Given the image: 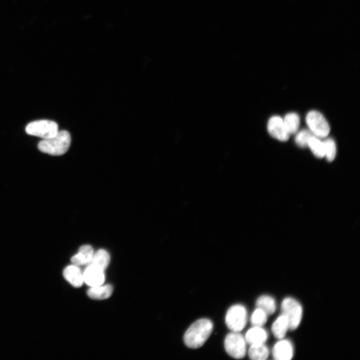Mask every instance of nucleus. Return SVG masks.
<instances>
[{"label":"nucleus","mask_w":360,"mask_h":360,"mask_svg":"<svg viewBox=\"0 0 360 360\" xmlns=\"http://www.w3.org/2000/svg\"><path fill=\"white\" fill-rule=\"evenodd\" d=\"M104 272L100 268L88 265L83 273L84 281L92 287L100 286L104 281Z\"/></svg>","instance_id":"nucleus-9"},{"label":"nucleus","mask_w":360,"mask_h":360,"mask_svg":"<svg viewBox=\"0 0 360 360\" xmlns=\"http://www.w3.org/2000/svg\"><path fill=\"white\" fill-rule=\"evenodd\" d=\"M289 329L288 321L284 314L278 316L272 326V330L274 336L278 339L282 338Z\"/></svg>","instance_id":"nucleus-14"},{"label":"nucleus","mask_w":360,"mask_h":360,"mask_svg":"<svg viewBox=\"0 0 360 360\" xmlns=\"http://www.w3.org/2000/svg\"><path fill=\"white\" fill-rule=\"evenodd\" d=\"M282 314L287 318L289 329L294 330L299 326L302 320V308L301 304L295 299L286 298L281 304Z\"/></svg>","instance_id":"nucleus-5"},{"label":"nucleus","mask_w":360,"mask_h":360,"mask_svg":"<svg viewBox=\"0 0 360 360\" xmlns=\"http://www.w3.org/2000/svg\"><path fill=\"white\" fill-rule=\"evenodd\" d=\"M26 132L30 135L48 138L58 132V124L54 121L42 120L32 122L26 126Z\"/></svg>","instance_id":"nucleus-4"},{"label":"nucleus","mask_w":360,"mask_h":360,"mask_svg":"<svg viewBox=\"0 0 360 360\" xmlns=\"http://www.w3.org/2000/svg\"><path fill=\"white\" fill-rule=\"evenodd\" d=\"M64 278L76 288L81 286L84 282L83 274L76 265L66 266L63 272Z\"/></svg>","instance_id":"nucleus-11"},{"label":"nucleus","mask_w":360,"mask_h":360,"mask_svg":"<svg viewBox=\"0 0 360 360\" xmlns=\"http://www.w3.org/2000/svg\"><path fill=\"white\" fill-rule=\"evenodd\" d=\"M247 318L246 308L241 304H234L228 310L225 322L227 326L232 332H240L245 327Z\"/></svg>","instance_id":"nucleus-3"},{"label":"nucleus","mask_w":360,"mask_h":360,"mask_svg":"<svg viewBox=\"0 0 360 360\" xmlns=\"http://www.w3.org/2000/svg\"><path fill=\"white\" fill-rule=\"evenodd\" d=\"M292 344L287 340H282L277 342L272 349V356L276 360H289L293 356Z\"/></svg>","instance_id":"nucleus-10"},{"label":"nucleus","mask_w":360,"mask_h":360,"mask_svg":"<svg viewBox=\"0 0 360 360\" xmlns=\"http://www.w3.org/2000/svg\"><path fill=\"white\" fill-rule=\"evenodd\" d=\"M244 338L250 345L264 344L268 338V334L261 326H254L246 332Z\"/></svg>","instance_id":"nucleus-12"},{"label":"nucleus","mask_w":360,"mask_h":360,"mask_svg":"<svg viewBox=\"0 0 360 360\" xmlns=\"http://www.w3.org/2000/svg\"><path fill=\"white\" fill-rule=\"evenodd\" d=\"M71 137L65 130H60L54 136L43 139L38 144L41 152L52 156H60L65 154L70 146Z\"/></svg>","instance_id":"nucleus-2"},{"label":"nucleus","mask_w":360,"mask_h":360,"mask_svg":"<svg viewBox=\"0 0 360 360\" xmlns=\"http://www.w3.org/2000/svg\"><path fill=\"white\" fill-rule=\"evenodd\" d=\"M285 127L290 134L296 133L300 126V118L296 113L287 114L283 120Z\"/></svg>","instance_id":"nucleus-19"},{"label":"nucleus","mask_w":360,"mask_h":360,"mask_svg":"<svg viewBox=\"0 0 360 360\" xmlns=\"http://www.w3.org/2000/svg\"><path fill=\"white\" fill-rule=\"evenodd\" d=\"M212 329L213 324L210 320L203 318L196 320L190 326L184 334L185 344L191 348L201 347L209 338Z\"/></svg>","instance_id":"nucleus-1"},{"label":"nucleus","mask_w":360,"mask_h":360,"mask_svg":"<svg viewBox=\"0 0 360 360\" xmlns=\"http://www.w3.org/2000/svg\"><path fill=\"white\" fill-rule=\"evenodd\" d=\"M224 348L232 357L240 359L244 357L246 353V341L238 332L228 333L224 339Z\"/></svg>","instance_id":"nucleus-6"},{"label":"nucleus","mask_w":360,"mask_h":360,"mask_svg":"<svg viewBox=\"0 0 360 360\" xmlns=\"http://www.w3.org/2000/svg\"><path fill=\"white\" fill-rule=\"evenodd\" d=\"M314 136V134L310 131L303 130L296 134L295 138L296 142L300 147H306L308 146L310 138Z\"/></svg>","instance_id":"nucleus-23"},{"label":"nucleus","mask_w":360,"mask_h":360,"mask_svg":"<svg viewBox=\"0 0 360 360\" xmlns=\"http://www.w3.org/2000/svg\"><path fill=\"white\" fill-rule=\"evenodd\" d=\"M112 286L110 284H106L92 287L88 290L87 293L91 298L104 300L108 298L112 295Z\"/></svg>","instance_id":"nucleus-16"},{"label":"nucleus","mask_w":360,"mask_h":360,"mask_svg":"<svg viewBox=\"0 0 360 360\" xmlns=\"http://www.w3.org/2000/svg\"><path fill=\"white\" fill-rule=\"evenodd\" d=\"M248 354L251 360H264L268 356L269 352L264 344H252L248 350Z\"/></svg>","instance_id":"nucleus-17"},{"label":"nucleus","mask_w":360,"mask_h":360,"mask_svg":"<svg viewBox=\"0 0 360 360\" xmlns=\"http://www.w3.org/2000/svg\"><path fill=\"white\" fill-rule=\"evenodd\" d=\"M308 146L310 148L315 156L319 158L324 156V146L322 142L315 136H312L308 142Z\"/></svg>","instance_id":"nucleus-20"},{"label":"nucleus","mask_w":360,"mask_h":360,"mask_svg":"<svg viewBox=\"0 0 360 360\" xmlns=\"http://www.w3.org/2000/svg\"><path fill=\"white\" fill-rule=\"evenodd\" d=\"M256 306L257 308L264 310L268 314H273L276 308L274 300L268 295L260 296L256 300Z\"/></svg>","instance_id":"nucleus-18"},{"label":"nucleus","mask_w":360,"mask_h":360,"mask_svg":"<svg viewBox=\"0 0 360 360\" xmlns=\"http://www.w3.org/2000/svg\"><path fill=\"white\" fill-rule=\"evenodd\" d=\"M110 261V256L106 250L100 249L94 252L90 262L87 265L93 266L104 270Z\"/></svg>","instance_id":"nucleus-15"},{"label":"nucleus","mask_w":360,"mask_h":360,"mask_svg":"<svg viewBox=\"0 0 360 360\" xmlns=\"http://www.w3.org/2000/svg\"><path fill=\"white\" fill-rule=\"evenodd\" d=\"M94 254V249L88 244L81 246L78 252L71 258V262L75 265L88 264L91 260Z\"/></svg>","instance_id":"nucleus-13"},{"label":"nucleus","mask_w":360,"mask_h":360,"mask_svg":"<svg viewBox=\"0 0 360 360\" xmlns=\"http://www.w3.org/2000/svg\"><path fill=\"white\" fill-rule=\"evenodd\" d=\"M268 130L272 136L280 141H286L289 138L290 134L285 127L283 120L278 116L270 118L268 124Z\"/></svg>","instance_id":"nucleus-8"},{"label":"nucleus","mask_w":360,"mask_h":360,"mask_svg":"<svg viewBox=\"0 0 360 360\" xmlns=\"http://www.w3.org/2000/svg\"><path fill=\"white\" fill-rule=\"evenodd\" d=\"M268 314L262 309L257 308L250 316V322L253 326H262L266 322Z\"/></svg>","instance_id":"nucleus-21"},{"label":"nucleus","mask_w":360,"mask_h":360,"mask_svg":"<svg viewBox=\"0 0 360 360\" xmlns=\"http://www.w3.org/2000/svg\"><path fill=\"white\" fill-rule=\"evenodd\" d=\"M306 124L310 132L319 138H325L329 134L330 128L324 116L316 110L309 112L306 118Z\"/></svg>","instance_id":"nucleus-7"},{"label":"nucleus","mask_w":360,"mask_h":360,"mask_svg":"<svg viewBox=\"0 0 360 360\" xmlns=\"http://www.w3.org/2000/svg\"><path fill=\"white\" fill-rule=\"evenodd\" d=\"M324 152L326 160L328 162L332 161L336 155V146L334 140L332 138H327L324 142Z\"/></svg>","instance_id":"nucleus-22"}]
</instances>
